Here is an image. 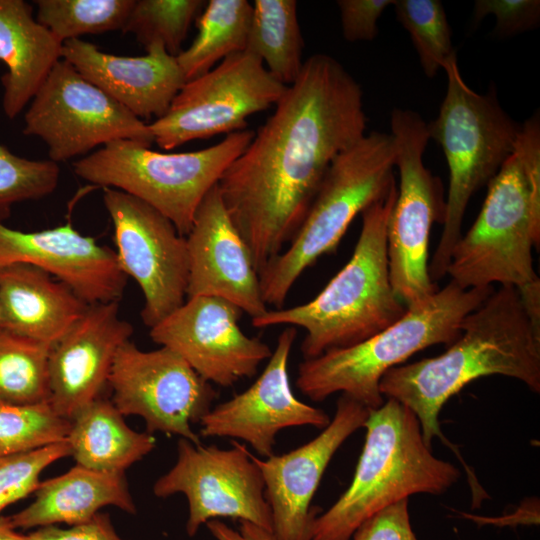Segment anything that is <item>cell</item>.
<instances>
[{"label":"cell","mask_w":540,"mask_h":540,"mask_svg":"<svg viewBox=\"0 0 540 540\" xmlns=\"http://www.w3.org/2000/svg\"><path fill=\"white\" fill-rule=\"evenodd\" d=\"M133 331V326L120 317L118 301L92 304L52 345L48 403L58 415L71 421L100 397L115 356Z\"/></svg>","instance_id":"44dd1931"},{"label":"cell","mask_w":540,"mask_h":540,"mask_svg":"<svg viewBox=\"0 0 540 540\" xmlns=\"http://www.w3.org/2000/svg\"><path fill=\"white\" fill-rule=\"evenodd\" d=\"M135 0H37L36 20L60 42L123 29Z\"/></svg>","instance_id":"f546056e"},{"label":"cell","mask_w":540,"mask_h":540,"mask_svg":"<svg viewBox=\"0 0 540 540\" xmlns=\"http://www.w3.org/2000/svg\"><path fill=\"white\" fill-rule=\"evenodd\" d=\"M0 540H30V538L28 534L17 532L8 517L0 516Z\"/></svg>","instance_id":"60d3db41"},{"label":"cell","mask_w":540,"mask_h":540,"mask_svg":"<svg viewBox=\"0 0 540 540\" xmlns=\"http://www.w3.org/2000/svg\"><path fill=\"white\" fill-rule=\"evenodd\" d=\"M77 465L124 473L155 448V438L131 429L112 401L97 398L72 420L66 439Z\"/></svg>","instance_id":"484cf974"},{"label":"cell","mask_w":540,"mask_h":540,"mask_svg":"<svg viewBox=\"0 0 540 540\" xmlns=\"http://www.w3.org/2000/svg\"><path fill=\"white\" fill-rule=\"evenodd\" d=\"M243 312L217 297H188L175 311L150 328V338L178 354L204 380L229 387L253 377L272 354L257 337L240 328Z\"/></svg>","instance_id":"2e32d148"},{"label":"cell","mask_w":540,"mask_h":540,"mask_svg":"<svg viewBox=\"0 0 540 540\" xmlns=\"http://www.w3.org/2000/svg\"><path fill=\"white\" fill-rule=\"evenodd\" d=\"M303 47L296 0L254 1L246 50L280 83L289 86L297 79Z\"/></svg>","instance_id":"4316f807"},{"label":"cell","mask_w":540,"mask_h":540,"mask_svg":"<svg viewBox=\"0 0 540 540\" xmlns=\"http://www.w3.org/2000/svg\"><path fill=\"white\" fill-rule=\"evenodd\" d=\"M24 135L40 138L49 160L59 163L116 140L150 146L149 124L137 118L60 59L24 115Z\"/></svg>","instance_id":"7c38bea8"},{"label":"cell","mask_w":540,"mask_h":540,"mask_svg":"<svg viewBox=\"0 0 540 540\" xmlns=\"http://www.w3.org/2000/svg\"><path fill=\"white\" fill-rule=\"evenodd\" d=\"M62 42L33 16L23 0H0V61L2 108L14 119L30 103L54 65L61 59Z\"/></svg>","instance_id":"cb8c5ba5"},{"label":"cell","mask_w":540,"mask_h":540,"mask_svg":"<svg viewBox=\"0 0 540 540\" xmlns=\"http://www.w3.org/2000/svg\"><path fill=\"white\" fill-rule=\"evenodd\" d=\"M30 540H126L116 532L110 515L98 512L90 520L61 528L50 525L28 534Z\"/></svg>","instance_id":"f35d334b"},{"label":"cell","mask_w":540,"mask_h":540,"mask_svg":"<svg viewBox=\"0 0 540 540\" xmlns=\"http://www.w3.org/2000/svg\"><path fill=\"white\" fill-rule=\"evenodd\" d=\"M252 16L247 0H210L198 17V32L190 46L177 56L187 81L215 67L227 56L246 50Z\"/></svg>","instance_id":"83f0119b"},{"label":"cell","mask_w":540,"mask_h":540,"mask_svg":"<svg viewBox=\"0 0 540 540\" xmlns=\"http://www.w3.org/2000/svg\"><path fill=\"white\" fill-rule=\"evenodd\" d=\"M286 87L250 51L231 54L183 85L167 112L149 124L154 142L170 150L244 130L247 118L275 106Z\"/></svg>","instance_id":"8fae6325"},{"label":"cell","mask_w":540,"mask_h":540,"mask_svg":"<svg viewBox=\"0 0 540 540\" xmlns=\"http://www.w3.org/2000/svg\"><path fill=\"white\" fill-rule=\"evenodd\" d=\"M359 83L333 57L307 58L218 189L258 273L301 226L332 161L364 135Z\"/></svg>","instance_id":"6da1fadb"},{"label":"cell","mask_w":540,"mask_h":540,"mask_svg":"<svg viewBox=\"0 0 540 540\" xmlns=\"http://www.w3.org/2000/svg\"><path fill=\"white\" fill-rule=\"evenodd\" d=\"M540 246V117L523 124L512 153L487 185L482 208L455 245L446 275L463 289L539 281L532 251Z\"/></svg>","instance_id":"3957f363"},{"label":"cell","mask_w":540,"mask_h":540,"mask_svg":"<svg viewBox=\"0 0 540 540\" xmlns=\"http://www.w3.org/2000/svg\"><path fill=\"white\" fill-rule=\"evenodd\" d=\"M398 22L409 33L423 72L433 78L456 56L451 29L439 0H394Z\"/></svg>","instance_id":"4dcf8cb0"},{"label":"cell","mask_w":540,"mask_h":540,"mask_svg":"<svg viewBox=\"0 0 540 540\" xmlns=\"http://www.w3.org/2000/svg\"><path fill=\"white\" fill-rule=\"evenodd\" d=\"M108 383L115 407L143 418L148 433L201 444L192 424L210 411L217 393L175 352L162 346L144 351L129 340L115 356Z\"/></svg>","instance_id":"5bb4252c"},{"label":"cell","mask_w":540,"mask_h":540,"mask_svg":"<svg viewBox=\"0 0 540 540\" xmlns=\"http://www.w3.org/2000/svg\"><path fill=\"white\" fill-rule=\"evenodd\" d=\"M205 525L216 540H278L272 530L247 521H239L238 529L220 519L210 520Z\"/></svg>","instance_id":"ab89813d"},{"label":"cell","mask_w":540,"mask_h":540,"mask_svg":"<svg viewBox=\"0 0 540 540\" xmlns=\"http://www.w3.org/2000/svg\"><path fill=\"white\" fill-rule=\"evenodd\" d=\"M365 442L348 488L317 515L312 540H351L379 511L409 496L441 495L460 478L459 469L437 458L416 415L394 399L370 410Z\"/></svg>","instance_id":"5b68a950"},{"label":"cell","mask_w":540,"mask_h":540,"mask_svg":"<svg viewBox=\"0 0 540 540\" xmlns=\"http://www.w3.org/2000/svg\"><path fill=\"white\" fill-rule=\"evenodd\" d=\"M71 421L49 405L0 403V456L42 448L66 441Z\"/></svg>","instance_id":"d6a6232c"},{"label":"cell","mask_w":540,"mask_h":540,"mask_svg":"<svg viewBox=\"0 0 540 540\" xmlns=\"http://www.w3.org/2000/svg\"><path fill=\"white\" fill-rule=\"evenodd\" d=\"M395 159L392 135L372 131L332 161L289 246L259 272L267 306L282 308L306 268L335 252L354 218L389 191Z\"/></svg>","instance_id":"ba28073f"},{"label":"cell","mask_w":540,"mask_h":540,"mask_svg":"<svg viewBox=\"0 0 540 540\" xmlns=\"http://www.w3.org/2000/svg\"><path fill=\"white\" fill-rule=\"evenodd\" d=\"M370 410L341 394L330 423L309 442L287 453L260 458V469L273 532L278 540H312L318 515L313 497L332 457L356 430L364 427Z\"/></svg>","instance_id":"e0dca14e"},{"label":"cell","mask_w":540,"mask_h":540,"mask_svg":"<svg viewBox=\"0 0 540 540\" xmlns=\"http://www.w3.org/2000/svg\"><path fill=\"white\" fill-rule=\"evenodd\" d=\"M390 127L399 186L387 223V257L392 287L408 308L439 290L429 274L428 248L433 224L444 223L446 199L441 180L423 161L427 123L413 110L394 108Z\"/></svg>","instance_id":"30bf717a"},{"label":"cell","mask_w":540,"mask_h":540,"mask_svg":"<svg viewBox=\"0 0 540 540\" xmlns=\"http://www.w3.org/2000/svg\"><path fill=\"white\" fill-rule=\"evenodd\" d=\"M145 49L143 56H119L72 39L62 44L61 59L143 121L162 117L186 83L176 57L162 44Z\"/></svg>","instance_id":"7402d4cb"},{"label":"cell","mask_w":540,"mask_h":540,"mask_svg":"<svg viewBox=\"0 0 540 540\" xmlns=\"http://www.w3.org/2000/svg\"><path fill=\"white\" fill-rule=\"evenodd\" d=\"M393 3L394 0H338L343 37L349 42L375 39L378 19Z\"/></svg>","instance_id":"8d00e7d4"},{"label":"cell","mask_w":540,"mask_h":540,"mask_svg":"<svg viewBox=\"0 0 540 540\" xmlns=\"http://www.w3.org/2000/svg\"><path fill=\"white\" fill-rule=\"evenodd\" d=\"M351 540H418L411 521L408 499H403L367 519Z\"/></svg>","instance_id":"74e56055"},{"label":"cell","mask_w":540,"mask_h":540,"mask_svg":"<svg viewBox=\"0 0 540 540\" xmlns=\"http://www.w3.org/2000/svg\"><path fill=\"white\" fill-rule=\"evenodd\" d=\"M230 449L180 438L177 461L153 485L160 498L182 493L188 502L186 532L193 537L213 519L233 518L273 531L260 469L237 441Z\"/></svg>","instance_id":"4fadbf2b"},{"label":"cell","mask_w":540,"mask_h":540,"mask_svg":"<svg viewBox=\"0 0 540 540\" xmlns=\"http://www.w3.org/2000/svg\"><path fill=\"white\" fill-rule=\"evenodd\" d=\"M59 178V164L18 156L0 143V221L13 205L53 193Z\"/></svg>","instance_id":"836d02e7"},{"label":"cell","mask_w":540,"mask_h":540,"mask_svg":"<svg viewBox=\"0 0 540 540\" xmlns=\"http://www.w3.org/2000/svg\"><path fill=\"white\" fill-rule=\"evenodd\" d=\"M103 202L113 223L119 266L140 287L141 318L152 328L187 298L186 238L168 218L132 195L104 188Z\"/></svg>","instance_id":"9a60e30c"},{"label":"cell","mask_w":540,"mask_h":540,"mask_svg":"<svg viewBox=\"0 0 540 540\" xmlns=\"http://www.w3.org/2000/svg\"><path fill=\"white\" fill-rule=\"evenodd\" d=\"M491 375L514 378L540 393V329L532 324L512 286L493 290L469 313L459 338L444 353L391 368L379 387L384 398L416 415L429 448L438 437L456 454L473 495L482 487L459 449L443 435L438 417L444 404L467 384Z\"/></svg>","instance_id":"7a4b0ae2"},{"label":"cell","mask_w":540,"mask_h":540,"mask_svg":"<svg viewBox=\"0 0 540 540\" xmlns=\"http://www.w3.org/2000/svg\"><path fill=\"white\" fill-rule=\"evenodd\" d=\"M495 17L494 35L511 37L538 27L539 0H477L473 8V22L479 24L486 16Z\"/></svg>","instance_id":"d590c367"},{"label":"cell","mask_w":540,"mask_h":540,"mask_svg":"<svg viewBox=\"0 0 540 540\" xmlns=\"http://www.w3.org/2000/svg\"><path fill=\"white\" fill-rule=\"evenodd\" d=\"M34 493L30 505L8 517L15 529L81 524L105 506L129 514L137 511L124 473L95 471L80 465L41 481Z\"/></svg>","instance_id":"d4e9b609"},{"label":"cell","mask_w":540,"mask_h":540,"mask_svg":"<svg viewBox=\"0 0 540 540\" xmlns=\"http://www.w3.org/2000/svg\"><path fill=\"white\" fill-rule=\"evenodd\" d=\"M185 238L189 265L187 298H221L251 319L268 310L250 249L225 208L218 183L203 198Z\"/></svg>","instance_id":"d6986e66"},{"label":"cell","mask_w":540,"mask_h":540,"mask_svg":"<svg viewBox=\"0 0 540 540\" xmlns=\"http://www.w3.org/2000/svg\"><path fill=\"white\" fill-rule=\"evenodd\" d=\"M17 263L48 272L89 305L119 301L127 284L115 251L71 222L24 232L0 221V267Z\"/></svg>","instance_id":"ffe728a7"},{"label":"cell","mask_w":540,"mask_h":540,"mask_svg":"<svg viewBox=\"0 0 540 540\" xmlns=\"http://www.w3.org/2000/svg\"><path fill=\"white\" fill-rule=\"evenodd\" d=\"M296 337V327L292 326L279 334L255 382L212 407L201 419L202 436L241 439L266 458L274 454L276 435L281 430L296 426L324 429L330 423L327 413L299 400L292 391L288 362Z\"/></svg>","instance_id":"ac0fdd59"},{"label":"cell","mask_w":540,"mask_h":540,"mask_svg":"<svg viewBox=\"0 0 540 540\" xmlns=\"http://www.w3.org/2000/svg\"><path fill=\"white\" fill-rule=\"evenodd\" d=\"M204 5L202 0H135L122 32L132 33L144 48L160 43L176 57Z\"/></svg>","instance_id":"1f68e13d"},{"label":"cell","mask_w":540,"mask_h":540,"mask_svg":"<svg viewBox=\"0 0 540 540\" xmlns=\"http://www.w3.org/2000/svg\"><path fill=\"white\" fill-rule=\"evenodd\" d=\"M443 70L446 94L437 117L427 123L429 138L441 146L449 170L443 230L428 266L435 283L446 276L470 198L496 175L512 153L521 128L502 108L493 86L480 94L466 84L457 56Z\"/></svg>","instance_id":"52a82bcc"},{"label":"cell","mask_w":540,"mask_h":540,"mask_svg":"<svg viewBox=\"0 0 540 540\" xmlns=\"http://www.w3.org/2000/svg\"><path fill=\"white\" fill-rule=\"evenodd\" d=\"M254 133L244 129L208 148L180 153H162L136 141L116 140L75 161L73 170L91 184L142 200L186 236L203 198Z\"/></svg>","instance_id":"9c48e42d"},{"label":"cell","mask_w":540,"mask_h":540,"mask_svg":"<svg viewBox=\"0 0 540 540\" xmlns=\"http://www.w3.org/2000/svg\"><path fill=\"white\" fill-rule=\"evenodd\" d=\"M493 290L463 289L450 281L372 337L304 359L298 366L296 386L315 402L341 392L375 410L385 401L379 388L385 373L429 346L452 344L461 334L464 318Z\"/></svg>","instance_id":"8992f818"},{"label":"cell","mask_w":540,"mask_h":540,"mask_svg":"<svg viewBox=\"0 0 540 540\" xmlns=\"http://www.w3.org/2000/svg\"><path fill=\"white\" fill-rule=\"evenodd\" d=\"M397 195L396 182L362 213V228L346 265L312 300L289 308L268 309L252 326L301 327L304 359L360 343L398 321L407 307L390 280L386 230Z\"/></svg>","instance_id":"277c9868"},{"label":"cell","mask_w":540,"mask_h":540,"mask_svg":"<svg viewBox=\"0 0 540 540\" xmlns=\"http://www.w3.org/2000/svg\"><path fill=\"white\" fill-rule=\"evenodd\" d=\"M89 304L48 272L28 264L0 267V330L49 345Z\"/></svg>","instance_id":"603a6c76"},{"label":"cell","mask_w":540,"mask_h":540,"mask_svg":"<svg viewBox=\"0 0 540 540\" xmlns=\"http://www.w3.org/2000/svg\"><path fill=\"white\" fill-rule=\"evenodd\" d=\"M52 345L0 330V403H48Z\"/></svg>","instance_id":"f1b7e54d"},{"label":"cell","mask_w":540,"mask_h":540,"mask_svg":"<svg viewBox=\"0 0 540 540\" xmlns=\"http://www.w3.org/2000/svg\"><path fill=\"white\" fill-rule=\"evenodd\" d=\"M67 456H71L67 441L0 456V516L5 508L37 490L46 467Z\"/></svg>","instance_id":"e575fe53"}]
</instances>
